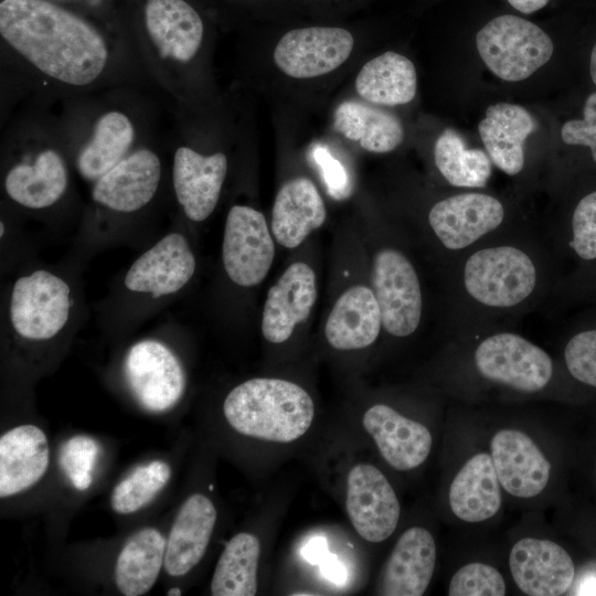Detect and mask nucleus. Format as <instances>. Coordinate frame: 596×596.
<instances>
[{
  "instance_id": "obj_9",
  "label": "nucleus",
  "mask_w": 596,
  "mask_h": 596,
  "mask_svg": "<svg viewBox=\"0 0 596 596\" xmlns=\"http://www.w3.org/2000/svg\"><path fill=\"white\" fill-rule=\"evenodd\" d=\"M275 257L273 236L264 214L234 205L226 216L222 260L226 275L241 287H253L267 276Z\"/></svg>"
},
{
  "instance_id": "obj_2",
  "label": "nucleus",
  "mask_w": 596,
  "mask_h": 596,
  "mask_svg": "<svg viewBox=\"0 0 596 596\" xmlns=\"http://www.w3.org/2000/svg\"><path fill=\"white\" fill-rule=\"evenodd\" d=\"M0 34L39 72L72 86L95 82L109 58L93 24L49 0H2Z\"/></svg>"
},
{
  "instance_id": "obj_17",
  "label": "nucleus",
  "mask_w": 596,
  "mask_h": 596,
  "mask_svg": "<svg viewBox=\"0 0 596 596\" xmlns=\"http://www.w3.org/2000/svg\"><path fill=\"white\" fill-rule=\"evenodd\" d=\"M317 299L313 269L306 263L289 265L268 289L262 313V333L270 343H283L306 320Z\"/></svg>"
},
{
  "instance_id": "obj_43",
  "label": "nucleus",
  "mask_w": 596,
  "mask_h": 596,
  "mask_svg": "<svg viewBox=\"0 0 596 596\" xmlns=\"http://www.w3.org/2000/svg\"><path fill=\"white\" fill-rule=\"evenodd\" d=\"M550 0H508V2L522 13H533L547 4Z\"/></svg>"
},
{
  "instance_id": "obj_28",
  "label": "nucleus",
  "mask_w": 596,
  "mask_h": 596,
  "mask_svg": "<svg viewBox=\"0 0 596 596\" xmlns=\"http://www.w3.org/2000/svg\"><path fill=\"white\" fill-rule=\"evenodd\" d=\"M453 513L466 522H481L492 518L501 507V485L490 454L472 456L458 471L449 487Z\"/></svg>"
},
{
  "instance_id": "obj_11",
  "label": "nucleus",
  "mask_w": 596,
  "mask_h": 596,
  "mask_svg": "<svg viewBox=\"0 0 596 596\" xmlns=\"http://www.w3.org/2000/svg\"><path fill=\"white\" fill-rule=\"evenodd\" d=\"M347 512L355 531L369 542H382L397 526L401 505L396 493L380 469L355 465L347 479Z\"/></svg>"
},
{
  "instance_id": "obj_48",
  "label": "nucleus",
  "mask_w": 596,
  "mask_h": 596,
  "mask_svg": "<svg viewBox=\"0 0 596 596\" xmlns=\"http://www.w3.org/2000/svg\"><path fill=\"white\" fill-rule=\"evenodd\" d=\"M0 230H1V236H3V232H4V225H3V222H1V225H0Z\"/></svg>"
},
{
  "instance_id": "obj_24",
  "label": "nucleus",
  "mask_w": 596,
  "mask_h": 596,
  "mask_svg": "<svg viewBox=\"0 0 596 596\" xmlns=\"http://www.w3.org/2000/svg\"><path fill=\"white\" fill-rule=\"evenodd\" d=\"M536 129V123L522 106L497 103L489 106L478 125L479 135L492 163L508 175L524 170V142Z\"/></svg>"
},
{
  "instance_id": "obj_15",
  "label": "nucleus",
  "mask_w": 596,
  "mask_h": 596,
  "mask_svg": "<svg viewBox=\"0 0 596 596\" xmlns=\"http://www.w3.org/2000/svg\"><path fill=\"white\" fill-rule=\"evenodd\" d=\"M161 161L156 152L140 148L120 160L94 182L93 200L115 212L131 213L155 196L161 179Z\"/></svg>"
},
{
  "instance_id": "obj_30",
  "label": "nucleus",
  "mask_w": 596,
  "mask_h": 596,
  "mask_svg": "<svg viewBox=\"0 0 596 596\" xmlns=\"http://www.w3.org/2000/svg\"><path fill=\"white\" fill-rule=\"evenodd\" d=\"M166 542L155 528H143L127 540L115 566L116 586L123 595L140 596L152 588L164 565Z\"/></svg>"
},
{
  "instance_id": "obj_27",
  "label": "nucleus",
  "mask_w": 596,
  "mask_h": 596,
  "mask_svg": "<svg viewBox=\"0 0 596 596\" xmlns=\"http://www.w3.org/2000/svg\"><path fill=\"white\" fill-rule=\"evenodd\" d=\"M68 184L67 168L61 153L44 149L32 162L13 166L4 179L9 198L28 209H45L55 204Z\"/></svg>"
},
{
  "instance_id": "obj_37",
  "label": "nucleus",
  "mask_w": 596,
  "mask_h": 596,
  "mask_svg": "<svg viewBox=\"0 0 596 596\" xmlns=\"http://www.w3.org/2000/svg\"><path fill=\"white\" fill-rule=\"evenodd\" d=\"M99 449L98 443L85 435L73 436L62 445L58 462L75 489L91 487Z\"/></svg>"
},
{
  "instance_id": "obj_8",
  "label": "nucleus",
  "mask_w": 596,
  "mask_h": 596,
  "mask_svg": "<svg viewBox=\"0 0 596 596\" xmlns=\"http://www.w3.org/2000/svg\"><path fill=\"white\" fill-rule=\"evenodd\" d=\"M71 308L68 284L51 272L35 270L19 277L12 287L10 326L25 341H49L65 328Z\"/></svg>"
},
{
  "instance_id": "obj_22",
  "label": "nucleus",
  "mask_w": 596,
  "mask_h": 596,
  "mask_svg": "<svg viewBox=\"0 0 596 596\" xmlns=\"http://www.w3.org/2000/svg\"><path fill=\"white\" fill-rule=\"evenodd\" d=\"M217 512L202 493L185 499L166 542L164 570L173 577L188 574L202 560L210 543Z\"/></svg>"
},
{
  "instance_id": "obj_41",
  "label": "nucleus",
  "mask_w": 596,
  "mask_h": 596,
  "mask_svg": "<svg viewBox=\"0 0 596 596\" xmlns=\"http://www.w3.org/2000/svg\"><path fill=\"white\" fill-rule=\"evenodd\" d=\"M322 178L331 195L340 199L348 194V174L344 167L323 146H316L312 152Z\"/></svg>"
},
{
  "instance_id": "obj_16",
  "label": "nucleus",
  "mask_w": 596,
  "mask_h": 596,
  "mask_svg": "<svg viewBox=\"0 0 596 596\" xmlns=\"http://www.w3.org/2000/svg\"><path fill=\"white\" fill-rule=\"evenodd\" d=\"M491 459L501 487L517 498H533L547 486L551 464L523 432L504 428L490 443Z\"/></svg>"
},
{
  "instance_id": "obj_18",
  "label": "nucleus",
  "mask_w": 596,
  "mask_h": 596,
  "mask_svg": "<svg viewBox=\"0 0 596 596\" xmlns=\"http://www.w3.org/2000/svg\"><path fill=\"white\" fill-rule=\"evenodd\" d=\"M226 172L227 158L223 152L203 156L185 146L175 150L172 166L173 189L188 219L202 222L212 214Z\"/></svg>"
},
{
  "instance_id": "obj_23",
  "label": "nucleus",
  "mask_w": 596,
  "mask_h": 596,
  "mask_svg": "<svg viewBox=\"0 0 596 596\" xmlns=\"http://www.w3.org/2000/svg\"><path fill=\"white\" fill-rule=\"evenodd\" d=\"M50 448L45 433L38 426L13 427L0 438V497L23 492L45 475Z\"/></svg>"
},
{
  "instance_id": "obj_47",
  "label": "nucleus",
  "mask_w": 596,
  "mask_h": 596,
  "mask_svg": "<svg viewBox=\"0 0 596 596\" xmlns=\"http://www.w3.org/2000/svg\"><path fill=\"white\" fill-rule=\"evenodd\" d=\"M168 595H181V592L179 588H171Z\"/></svg>"
},
{
  "instance_id": "obj_19",
  "label": "nucleus",
  "mask_w": 596,
  "mask_h": 596,
  "mask_svg": "<svg viewBox=\"0 0 596 596\" xmlns=\"http://www.w3.org/2000/svg\"><path fill=\"white\" fill-rule=\"evenodd\" d=\"M363 427L373 438L383 459L396 470H411L428 457L433 438L426 426L392 406L375 404L366 409Z\"/></svg>"
},
{
  "instance_id": "obj_21",
  "label": "nucleus",
  "mask_w": 596,
  "mask_h": 596,
  "mask_svg": "<svg viewBox=\"0 0 596 596\" xmlns=\"http://www.w3.org/2000/svg\"><path fill=\"white\" fill-rule=\"evenodd\" d=\"M145 25L157 52L164 60L188 63L202 44V19L185 0H147Z\"/></svg>"
},
{
  "instance_id": "obj_44",
  "label": "nucleus",
  "mask_w": 596,
  "mask_h": 596,
  "mask_svg": "<svg viewBox=\"0 0 596 596\" xmlns=\"http://www.w3.org/2000/svg\"><path fill=\"white\" fill-rule=\"evenodd\" d=\"M324 575L337 583L342 582L344 578V572H342V567L332 564H329L324 567Z\"/></svg>"
},
{
  "instance_id": "obj_25",
  "label": "nucleus",
  "mask_w": 596,
  "mask_h": 596,
  "mask_svg": "<svg viewBox=\"0 0 596 596\" xmlns=\"http://www.w3.org/2000/svg\"><path fill=\"white\" fill-rule=\"evenodd\" d=\"M382 329V313L373 289L355 285L334 302L326 321L324 336L337 350H356L373 344Z\"/></svg>"
},
{
  "instance_id": "obj_7",
  "label": "nucleus",
  "mask_w": 596,
  "mask_h": 596,
  "mask_svg": "<svg viewBox=\"0 0 596 596\" xmlns=\"http://www.w3.org/2000/svg\"><path fill=\"white\" fill-rule=\"evenodd\" d=\"M371 277L385 332L397 339L413 336L422 323L424 296L411 258L400 247L384 245L373 255Z\"/></svg>"
},
{
  "instance_id": "obj_35",
  "label": "nucleus",
  "mask_w": 596,
  "mask_h": 596,
  "mask_svg": "<svg viewBox=\"0 0 596 596\" xmlns=\"http://www.w3.org/2000/svg\"><path fill=\"white\" fill-rule=\"evenodd\" d=\"M170 477L171 467L163 460H152L137 467L113 489V510L119 514L139 511L164 488Z\"/></svg>"
},
{
  "instance_id": "obj_42",
  "label": "nucleus",
  "mask_w": 596,
  "mask_h": 596,
  "mask_svg": "<svg viewBox=\"0 0 596 596\" xmlns=\"http://www.w3.org/2000/svg\"><path fill=\"white\" fill-rule=\"evenodd\" d=\"M576 595H596V570L588 571L581 576L577 587L575 589Z\"/></svg>"
},
{
  "instance_id": "obj_20",
  "label": "nucleus",
  "mask_w": 596,
  "mask_h": 596,
  "mask_svg": "<svg viewBox=\"0 0 596 596\" xmlns=\"http://www.w3.org/2000/svg\"><path fill=\"white\" fill-rule=\"evenodd\" d=\"M436 565V544L429 531L407 529L397 540L379 578L377 593L385 596H421Z\"/></svg>"
},
{
  "instance_id": "obj_6",
  "label": "nucleus",
  "mask_w": 596,
  "mask_h": 596,
  "mask_svg": "<svg viewBox=\"0 0 596 596\" xmlns=\"http://www.w3.org/2000/svg\"><path fill=\"white\" fill-rule=\"evenodd\" d=\"M478 53L499 78L520 82L543 66L553 54V42L536 24L513 14L499 15L476 35Z\"/></svg>"
},
{
  "instance_id": "obj_13",
  "label": "nucleus",
  "mask_w": 596,
  "mask_h": 596,
  "mask_svg": "<svg viewBox=\"0 0 596 596\" xmlns=\"http://www.w3.org/2000/svg\"><path fill=\"white\" fill-rule=\"evenodd\" d=\"M196 268L194 254L180 233H170L140 255L125 275V286L155 298L181 290Z\"/></svg>"
},
{
  "instance_id": "obj_36",
  "label": "nucleus",
  "mask_w": 596,
  "mask_h": 596,
  "mask_svg": "<svg viewBox=\"0 0 596 596\" xmlns=\"http://www.w3.org/2000/svg\"><path fill=\"white\" fill-rule=\"evenodd\" d=\"M564 245L583 262L596 260V190L584 195L575 205Z\"/></svg>"
},
{
  "instance_id": "obj_38",
  "label": "nucleus",
  "mask_w": 596,
  "mask_h": 596,
  "mask_svg": "<svg viewBox=\"0 0 596 596\" xmlns=\"http://www.w3.org/2000/svg\"><path fill=\"white\" fill-rule=\"evenodd\" d=\"M505 582L498 570L483 563H469L460 567L451 577L450 596H502Z\"/></svg>"
},
{
  "instance_id": "obj_5",
  "label": "nucleus",
  "mask_w": 596,
  "mask_h": 596,
  "mask_svg": "<svg viewBox=\"0 0 596 596\" xmlns=\"http://www.w3.org/2000/svg\"><path fill=\"white\" fill-rule=\"evenodd\" d=\"M518 225L501 199L482 191L438 199L426 213V237L443 269L479 243Z\"/></svg>"
},
{
  "instance_id": "obj_33",
  "label": "nucleus",
  "mask_w": 596,
  "mask_h": 596,
  "mask_svg": "<svg viewBox=\"0 0 596 596\" xmlns=\"http://www.w3.org/2000/svg\"><path fill=\"white\" fill-rule=\"evenodd\" d=\"M260 544L256 535L240 532L225 545L213 573V596H253L257 592Z\"/></svg>"
},
{
  "instance_id": "obj_40",
  "label": "nucleus",
  "mask_w": 596,
  "mask_h": 596,
  "mask_svg": "<svg viewBox=\"0 0 596 596\" xmlns=\"http://www.w3.org/2000/svg\"><path fill=\"white\" fill-rule=\"evenodd\" d=\"M583 114V119L568 120L563 125L561 137L567 145L588 147L596 163V92L587 97Z\"/></svg>"
},
{
  "instance_id": "obj_10",
  "label": "nucleus",
  "mask_w": 596,
  "mask_h": 596,
  "mask_svg": "<svg viewBox=\"0 0 596 596\" xmlns=\"http://www.w3.org/2000/svg\"><path fill=\"white\" fill-rule=\"evenodd\" d=\"M128 386L149 412L162 413L182 397L185 375L177 355L162 342L141 340L132 344L124 360Z\"/></svg>"
},
{
  "instance_id": "obj_29",
  "label": "nucleus",
  "mask_w": 596,
  "mask_h": 596,
  "mask_svg": "<svg viewBox=\"0 0 596 596\" xmlns=\"http://www.w3.org/2000/svg\"><path fill=\"white\" fill-rule=\"evenodd\" d=\"M354 85L366 102L382 106L404 105L416 95V70L407 57L389 51L365 63Z\"/></svg>"
},
{
  "instance_id": "obj_1",
  "label": "nucleus",
  "mask_w": 596,
  "mask_h": 596,
  "mask_svg": "<svg viewBox=\"0 0 596 596\" xmlns=\"http://www.w3.org/2000/svg\"><path fill=\"white\" fill-rule=\"evenodd\" d=\"M456 334L509 327L552 289L547 241L521 225L473 246L444 268Z\"/></svg>"
},
{
  "instance_id": "obj_34",
  "label": "nucleus",
  "mask_w": 596,
  "mask_h": 596,
  "mask_svg": "<svg viewBox=\"0 0 596 596\" xmlns=\"http://www.w3.org/2000/svg\"><path fill=\"white\" fill-rule=\"evenodd\" d=\"M434 163L444 180L459 189H483L492 173L488 153L467 148L464 138L451 128L436 139Z\"/></svg>"
},
{
  "instance_id": "obj_31",
  "label": "nucleus",
  "mask_w": 596,
  "mask_h": 596,
  "mask_svg": "<svg viewBox=\"0 0 596 596\" xmlns=\"http://www.w3.org/2000/svg\"><path fill=\"white\" fill-rule=\"evenodd\" d=\"M333 129L376 153L393 151L404 139L403 125L395 115L355 100L343 102L336 108Z\"/></svg>"
},
{
  "instance_id": "obj_14",
  "label": "nucleus",
  "mask_w": 596,
  "mask_h": 596,
  "mask_svg": "<svg viewBox=\"0 0 596 596\" xmlns=\"http://www.w3.org/2000/svg\"><path fill=\"white\" fill-rule=\"evenodd\" d=\"M509 565L517 586L530 596L563 595L575 576L568 553L544 539L519 540L510 551Z\"/></svg>"
},
{
  "instance_id": "obj_12",
  "label": "nucleus",
  "mask_w": 596,
  "mask_h": 596,
  "mask_svg": "<svg viewBox=\"0 0 596 596\" xmlns=\"http://www.w3.org/2000/svg\"><path fill=\"white\" fill-rule=\"evenodd\" d=\"M353 44V36L345 29H296L278 41L274 61L278 68L290 77H317L341 66L350 56Z\"/></svg>"
},
{
  "instance_id": "obj_26",
  "label": "nucleus",
  "mask_w": 596,
  "mask_h": 596,
  "mask_svg": "<svg viewBox=\"0 0 596 596\" xmlns=\"http://www.w3.org/2000/svg\"><path fill=\"white\" fill-rule=\"evenodd\" d=\"M324 202L313 182L305 177L285 182L278 190L272 211V232L286 248L299 246L326 221Z\"/></svg>"
},
{
  "instance_id": "obj_32",
  "label": "nucleus",
  "mask_w": 596,
  "mask_h": 596,
  "mask_svg": "<svg viewBox=\"0 0 596 596\" xmlns=\"http://www.w3.org/2000/svg\"><path fill=\"white\" fill-rule=\"evenodd\" d=\"M134 140L135 127L127 115L117 110L102 115L77 156L81 177L92 182L98 180L127 156Z\"/></svg>"
},
{
  "instance_id": "obj_46",
  "label": "nucleus",
  "mask_w": 596,
  "mask_h": 596,
  "mask_svg": "<svg viewBox=\"0 0 596 596\" xmlns=\"http://www.w3.org/2000/svg\"><path fill=\"white\" fill-rule=\"evenodd\" d=\"M589 72L594 84L596 85V43L590 53Z\"/></svg>"
},
{
  "instance_id": "obj_39",
  "label": "nucleus",
  "mask_w": 596,
  "mask_h": 596,
  "mask_svg": "<svg viewBox=\"0 0 596 596\" xmlns=\"http://www.w3.org/2000/svg\"><path fill=\"white\" fill-rule=\"evenodd\" d=\"M563 359L572 377L596 389V328L574 333L564 345Z\"/></svg>"
},
{
  "instance_id": "obj_4",
  "label": "nucleus",
  "mask_w": 596,
  "mask_h": 596,
  "mask_svg": "<svg viewBox=\"0 0 596 596\" xmlns=\"http://www.w3.org/2000/svg\"><path fill=\"white\" fill-rule=\"evenodd\" d=\"M456 348L481 382L521 394L547 390L554 379L551 355L524 336L496 328L456 334Z\"/></svg>"
},
{
  "instance_id": "obj_45",
  "label": "nucleus",
  "mask_w": 596,
  "mask_h": 596,
  "mask_svg": "<svg viewBox=\"0 0 596 596\" xmlns=\"http://www.w3.org/2000/svg\"><path fill=\"white\" fill-rule=\"evenodd\" d=\"M323 541L321 539H317L310 543V546H308L307 552L305 553V557H307L309 561L316 560V557L319 555V553L322 551Z\"/></svg>"
},
{
  "instance_id": "obj_3",
  "label": "nucleus",
  "mask_w": 596,
  "mask_h": 596,
  "mask_svg": "<svg viewBox=\"0 0 596 596\" xmlns=\"http://www.w3.org/2000/svg\"><path fill=\"white\" fill-rule=\"evenodd\" d=\"M223 413L228 425L244 436L291 443L310 428L315 404L309 393L291 381L255 377L230 391Z\"/></svg>"
}]
</instances>
